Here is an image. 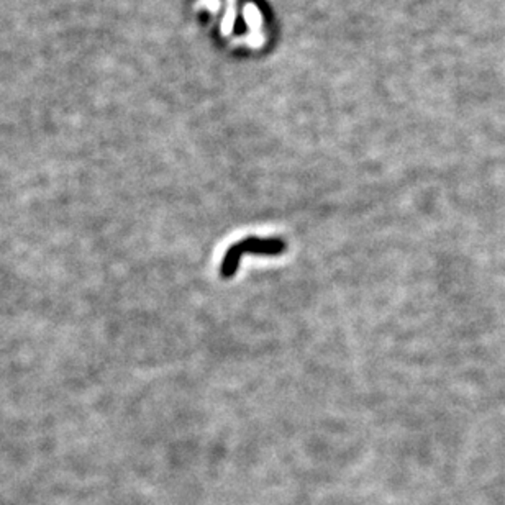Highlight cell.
<instances>
[{
	"label": "cell",
	"instance_id": "obj_1",
	"mask_svg": "<svg viewBox=\"0 0 505 505\" xmlns=\"http://www.w3.org/2000/svg\"><path fill=\"white\" fill-rule=\"evenodd\" d=\"M288 250V243L282 238L271 237H246L235 243L225 251L224 259L220 264V276L224 279H230L238 272L239 263H241L245 255L255 256H281L282 252Z\"/></svg>",
	"mask_w": 505,
	"mask_h": 505
}]
</instances>
